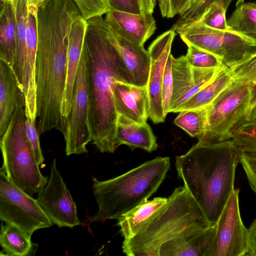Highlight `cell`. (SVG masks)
Segmentation results:
<instances>
[{
    "instance_id": "6da1fadb",
    "label": "cell",
    "mask_w": 256,
    "mask_h": 256,
    "mask_svg": "<svg viewBox=\"0 0 256 256\" xmlns=\"http://www.w3.org/2000/svg\"><path fill=\"white\" fill-rule=\"evenodd\" d=\"M78 18L74 10L61 4L46 5L38 12L35 74L40 135L53 129L63 132L61 106L66 79L68 48L72 24Z\"/></svg>"
},
{
    "instance_id": "7a4b0ae2",
    "label": "cell",
    "mask_w": 256,
    "mask_h": 256,
    "mask_svg": "<svg viewBox=\"0 0 256 256\" xmlns=\"http://www.w3.org/2000/svg\"><path fill=\"white\" fill-rule=\"evenodd\" d=\"M100 16L87 20L84 48L87 68L88 117L92 142L101 152L114 153L118 116L114 88L116 82L131 84L122 60L110 41L108 26Z\"/></svg>"
},
{
    "instance_id": "3957f363",
    "label": "cell",
    "mask_w": 256,
    "mask_h": 256,
    "mask_svg": "<svg viewBox=\"0 0 256 256\" xmlns=\"http://www.w3.org/2000/svg\"><path fill=\"white\" fill-rule=\"evenodd\" d=\"M240 148L232 140L218 142L200 140L186 153L178 156V176L214 226L234 189Z\"/></svg>"
},
{
    "instance_id": "277c9868",
    "label": "cell",
    "mask_w": 256,
    "mask_h": 256,
    "mask_svg": "<svg viewBox=\"0 0 256 256\" xmlns=\"http://www.w3.org/2000/svg\"><path fill=\"white\" fill-rule=\"evenodd\" d=\"M170 166L169 157L158 156L115 178L93 179L94 196L98 209L88 224L118 220L156 193Z\"/></svg>"
},
{
    "instance_id": "5b68a950",
    "label": "cell",
    "mask_w": 256,
    "mask_h": 256,
    "mask_svg": "<svg viewBox=\"0 0 256 256\" xmlns=\"http://www.w3.org/2000/svg\"><path fill=\"white\" fill-rule=\"evenodd\" d=\"M210 226L188 190L184 186H180L135 236L124 240L122 252L128 256H159L164 242Z\"/></svg>"
},
{
    "instance_id": "8992f818",
    "label": "cell",
    "mask_w": 256,
    "mask_h": 256,
    "mask_svg": "<svg viewBox=\"0 0 256 256\" xmlns=\"http://www.w3.org/2000/svg\"><path fill=\"white\" fill-rule=\"evenodd\" d=\"M24 96L20 98L10 124L0 136L3 163L0 171L29 196L38 194L49 178L42 175L27 138Z\"/></svg>"
},
{
    "instance_id": "52a82bcc",
    "label": "cell",
    "mask_w": 256,
    "mask_h": 256,
    "mask_svg": "<svg viewBox=\"0 0 256 256\" xmlns=\"http://www.w3.org/2000/svg\"><path fill=\"white\" fill-rule=\"evenodd\" d=\"M256 98V86L246 81L232 80L207 106V122L198 140L218 142L232 138L234 129Z\"/></svg>"
},
{
    "instance_id": "ba28073f",
    "label": "cell",
    "mask_w": 256,
    "mask_h": 256,
    "mask_svg": "<svg viewBox=\"0 0 256 256\" xmlns=\"http://www.w3.org/2000/svg\"><path fill=\"white\" fill-rule=\"evenodd\" d=\"M182 40L218 56L228 68L256 49V40L236 32L209 28L199 21L173 26Z\"/></svg>"
},
{
    "instance_id": "9c48e42d",
    "label": "cell",
    "mask_w": 256,
    "mask_h": 256,
    "mask_svg": "<svg viewBox=\"0 0 256 256\" xmlns=\"http://www.w3.org/2000/svg\"><path fill=\"white\" fill-rule=\"evenodd\" d=\"M0 219L14 224L32 236L52 222L34 199L15 186L0 171Z\"/></svg>"
},
{
    "instance_id": "30bf717a",
    "label": "cell",
    "mask_w": 256,
    "mask_h": 256,
    "mask_svg": "<svg viewBox=\"0 0 256 256\" xmlns=\"http://www.w3.org/2000/svg\"><path fill=\"white\" fill-rule=\"evenodd\" d=\"M87 68L83 48L75 80L70 110L64 118L62 134L66 156L86 153V146L92 142L88 117Z\"/></svg>"
},
{
    "instance_id": "8fae6325",
    "label": "cell",
    "mask_w": 256,
    "mask_h": 256,
    "mask_svg": "<svg viewBox=\"0 0 256 256\" xmlns=\"http://www.w3.org/2000/svg\"><path fill=\"white\" fill-rule=\"evenodd\" d=\"M240 190L234 188L216 222L204 256H246L248 229L241 218Z\"/></svg>"
},
{
    "instance_id": "7c38bea8",
    "label": "cell",
    "mask_w": 256,
    "mask_h": 256,
    "mask_svg": "<svg viewBox=\"0 0 256 256\" xmlns=\"http://www.w3.org/2000/svg\"><path fill=\"white\" fill-rule=\"evenodd\" d=\"M50 170L48 182L38 194L37 201L53 224L70 228L80 225L76 206L57 170L56 159Z\"/></svg>"
},
{
    "instance_id": "4fadbf2b",
    "label": "cell",
    "mask_w": 256,
    "mask_h": 256,
    "mask_svg": "<svg viewBox=\"0 0 256 256\" xmlns=\"http://www.w3.org/2000/svg\"><path fill=\"white\" fill-rule=\"evenodd\" d=\"M176 31L174 28L158 36L148 48L150 66L147 88L149 118L155 124L164 122L165 114L162 100V86L166 64L171 54Z\"/></svg>"
},
{
    "instance_id": "5bb4252c",
    "label": "cell",
    "mask_w": 256,
    "mask_h": 256,
    "mask_svg": "<svg viewBox=\"0 0 256 256\" xmlns=\"http://www.w3.org/2000/svg\"><path fill=\"white\" fill-rule=\"evenodd\" d=\"M224 66L198 68L192 66L185 56L173 57V92L168 113L176 112L183 103L212 81Z\"/></svg>"
},
{
    "instance_id": "9a60e30c",
    "label": "cell",
    "mask_w": 256,
    "mask_h": 256,
    "mask_svg": "<svg viewBox=\"0 0 256 256\" xmlns=\"http://www.w3.org/2000/svg\"><path fill=\"white\" fill-rule=\"evenodd\" d=\"M104 20L116 34L140 46L144 45L156 28L152 14L149 12L136 14L110 8Z\"/></svg>"
},
{
    "instance_id": "2e32d148",
    "label": "cell",
    "mask_w": 256,
    "mask_h": 256,
    "mask_svg": "<svg viewBox=\"0 0 256 256\" xmlns=\"http://www.w3.org/2000/svg\"><path fill=\"white\" fill-rule=\"evenodd\" d=\"M107 26L108 37L120 55L131 84L140 86H146L150 66L148 50L144 49V46L128 40L108 25Z\"/></svg>"
},
{
    "instance_id": "e0dca14e",
    "label": "cell",
    "mask_w": 256,
    "mask_h": 256,
    "mask_svg": "<svg viewBox=\"0 0 256 256\" xmlns=\"http://www.w3.org/2000/svg\"><path fill=\"white\" fill-rule=\"evenodd\" d=\"M114 98L118 116L133 122L144 124L149 118V99L147 86H140L116 82Z\"/></svg>"
},
{
    "instance_id": "ac0fdd59",
    "label": "cell",
    "mask_w": 256,
    "mask_h": 256,
    "mask_svg": "<svg viewBox=\"0 0 256 256\" xmlns=\"http://www.w3.org/2000/svg\"><path fill=\"white\" fill-rule=\"evenodd\" d=\"M88 24L87 20L81 16L73 23L70 34L67 52L66 79L61 106L62 114L64 118L66 116L70 110L75 80Z\"/></svg>"
},
{
    "instance_id": "d6986e66",
    "label": "cell",
    "mask_w": 256,
    "mask_h": 256,
    "mask_svg": "<svg viewBox=\"0 0 256 256\" xmlns=\"http://www.w3.org/2000/svg\"><path fill=\"white\" fill-rule=\"evenodd\" d=\"M16 24V56L13 66L24 97L29 84L30 72L26 49V30L29 10L27 0H19L14 6Z\"/></svg>"
},
{
    "instance_id": "ffe728a7",
    "label": "cell",
    "mask_w": 256,
    "mask_h": 256,
    "mask_svg": "<svg viewBox=\"0 0 256 256\" xmlns=\"http://www.w3.org/2000/svg\"><path fill=\"white\" fill-rule=\"evenodd\" d=\"M23 95L14 68L0 60V136L6 130Z\"/></svg>"
},
{
    "instance_id": "44dd1931",
    "label": "cell",
    "mask_w": 256,
    "mask_h": 256,
    "mask_svg": "<svg viewBox=\"0 0 256 256\" xmlns=\"http://www.w3.org/2000/svg\"><path fill=\"white\" fill-rule=\"evenodd\" d=\"M116 144L117 148L124 144L132 150L139 148L149 152L158 147L156 137L147 122L139 124L122 116L118 118Z\"/></svg>"
},
{
    "instance_id": "7402d4cb",
    "label": "cell",
    "mask_w": 256,
    "mask_h": 256,
    "mask_svg": "<svg viewBox=\"0 0 256 256\" xmlns=\"http://www.w3.org/2000/svg\"><path fill=\"white\" fill-rule=\"evenodd\" d=\"M168 198L146 200L121 216L117 225L124 240L135 236L166 204Z\"/></svg>"
},
{
    "instance_id": "603a6c76",
    "label": "cell",
    "mask_w": 256,
    "mask_h": 256,
    "mask_svg": "<svg viewBox=\"0 0 256 256\" xmlns=\"http://www.w3.org/2000/svg\"><path fill=\"white\" fill-rule=\"evenodd\" d=\"M214 226L164 242L160 248L159 256H204L212 234Z\"/></svg>"
},
{
    "instance_id": "cb8c5ba5",
    "label": "cell",
    "mask_w": 256,
    "mask_h": 256,
    "mask_svg": "<svg viewBox=\"0 0 256 256\" xmlns=\"http://www.w3.org/2000/svg\"><path fill=\"white\" fill-rule=\"evenodd\" d=\"M0 14V60L13 68L16 56V24L12 4L2 2Z\"/></svg>"
},
{
    "instance_id": "d4e9b609",
    "label": "cell",
    "mask_w": 256,
    "mask_h": 256,
    "mask_svg": "<svg viewBox=\"0 0 256 256\" xmlns=\"http://www.w3.org/2000/svg\"><path fill=\"white\" fill-rule=\"evenodd\" d=\"M232 82L228 68L225 66L212 81L183 103L176 112L208 106Z\"/></svg>"
},
{
    "instance_id": "484cf974",
    "label": "cell",
    "mask_w": 256,
    "mask_h": 256,
    "mask_svg": "<svg viewBox=\"0 0 256 256\" xmlns=\"http://www.w3.org/2000/svg\"><path fill=\"white\" fill-rule=\"evenodd\" d=\"M31 236L18 227L10 224H2L0 244L2 252L8 256H26L32 253L34 244Z\"/></svg>"
},
{
    "instance_id": "4316f807",
    "label": "cell",
    "mask_w": 256,
    "mask_h": 256,
    "mask_svg": "<svg viewBox=\"0 0 256 256\" xmlns=\"http://www.w3.org/2000/svg\"><path fill=\"white\" fill-rule=\"evenodd\" d=\"M227 23L230 30L256 40V3L238 0Z\"/></svg>"
},
{
    "instance_id": "83f0119b",
    "label": "cell",
    "mask_w": 256,
    "mask_h": 256,
    "mask_svg": "<svg viewBox=\"0 0 256 256\" xmlns=\"http://www.w3.org/2000/svg\"><path fill=\"white\" fill-rule=\"evenodd\" d=\"M232 139L240 148L256 149V98L234 129Z\"/></svg>"
},
{
    "instance_id": "f1b7e54d",
    "label": "cell",
    "mask_w": 256,
    "mask_h": 256,
    "mask_svg": "<svg viewBox=\"0 0 256 256\" xmlns=\"http://www.w3.org/2000/svg\"><path fill=\"white\" fill-rule=\"evenodd\" d=\"M207 116V106L182 110L174 119V123L191 136L198 138L204 132Z\"/></svg>"
},
{
    "instance_id": "f546056e",
    "label": "cell",
    "mask_w": 256,
    "mask_h": 256,
    "mask_svg": "<svg viewBox=\"0 0 256 256\" xmlns=\"http://www.w3.org/2000/svg\"><path fill=\"white\" fill-rule=\"evenodd\" d=\"M233 0H189L178 14L179 18L174 25L178 26L198 21L205 10L212 4L218 2L227 10Z\"/></svg>"
},
{
    "instance_id": "4dcf8cb0",
    "label": "cell",
    "mask_w": 256,
    "mask_h": 256,
    "mask_svg": "<svg viewBox=\"0 0 256 256\" xmlns=\"http://www.w3.org/2000/svg\"><path fill=\"white\" fill-rule=\"evenodd\" d=\"M232 80L246 81L256 86V49L228 67Z\"/></svg>"
},
{
    "instance_id": "1f68e13d",
    "label": "cell",
    "mask_w": 256,
    "mask_h": 256,
    "mask_svg": "<svg viewBox=\"0 0 256 256\" xmlns=\"http://www.w3.org/2000/svg\"><path fill=\"white\" fill-rule=\"evenodd\" d=\"M226 11L222 5L214 2L205 10L198 21L214 29L228 30L230 28L226 18Z\"/></svg>"
},
{
    "instance_id": "d6a6232c",
    "label": "cell",
    "mask_w": 256,
    "mask_h": 256,
    "mask_svg": "<svg viewBox=\"0 0 256 256\" xmlns=\"http://www.w3.org/2000/svg\"><path fill=\"white\" fill-rule=\"evenodd\" d=\"M185 56L188 62L192 66L202 68H216L224 65L216 56L192 46H188Z\"/></svg>"
},
{
    "instance_id": "836d02e7",
    "label": "cell",
    "mask_w": 256,
    "mask_h": 256,
    "mask_svg": "<svg viewBox=\"0 0 256 256\" xmlns=\"http://www.w3.org/2000/svg\"><path fill=\"white\" fill-rule=\"evenodd\" d=\"M86 20L106 14L110 8L108 0H74Z\"/></svg>"
},
{
    "instance_id": "e575fe53",
    "label": "cell",
    "mask_w": 256,
    "mask_h": 256,
    "mask_svg": "<svg viewBox=\"0 0 256 256\" xmlns=\"http://www.w3.org/2000/svg\"><path fill=\"white\" fill-rule=\"evenodd\" d=\"M240 149V162L251 188L256 194V149Z\"/></svg>"
},
{
    "instance_id": "d590c367",
    "label": "cell",
    "mask_w": 256,
    "mask_h": 256,
    "mask_svg": "<svg viewBox=\"0 0 256 256\" xmlns=\"http://www.w3.org/2000/svg\"><path fill=\"white\" fill-rule=\"evenodd\" d=\"M172 58L173 56L170 54L166 64L162 86V106L164 112L166 116L168 113V108L173 92Z\"/></svg>"
},
{
    "instance_id": "8d00e7d4",
    "label": "cell",
    "mask_w": 256,
    "mask_h": 256,
    "mask_svg": "<svg viewBox=\"0 0 256 256\" xmlns=\"http://www.w3.org/2000/svg\"><path fill=\"white\" fill-rule=\"evenodd\" d=\"M36 120H32L26 117L24 126L27 138L36 160L40 165L44 162V159L40 148V134L36 126Z\"/></svg>"
},
{
    "instance_id": "74e56055",
    "label": "cell",
    "mask_w": 256,
    "mask_h": 256,
    "mask_svg": "<svg viewBox=\"0 0 256 256\" xmlns=\"http://www.w3.org/2000/svg\"><path fill=\"white\" fill-rule=\"evenodd\" d=\"M108 1L110 8L136 14L144 13L140 0H108Z\"/></svg>"
},
{
    "instance_id": "f35d334b",
    "label": "cell",
    "mask_w": 256,
    "mask_h": 256,
    "mask_svg": "<svg viewBox=\"0 0 256 256\" xmlns=\"http://www.w3.org/2000/svg\"><path fill=\"white\" fill-rule=\"evenodd\" d=\"M248 229V250L246 256H256V218Z\"/></svg>"
},
{
    "instance_id": "ab89813d",
    "label": "cell",
    "mask_w": 256,
    "mask_h": 256,
    "mask_svg": "<svg viewBox=\"0 0 256 256\" xmlns=\"http://www.w3.org/2000/svg\"><path fill=\"white\" fill-rule=\"evenodd\" d=\"M189 0H169L170 18L179 14Z\"/></svg>"
},
{
    "instance_id": "60d3db41",
    "label": "cell",
    "mask_w": 256,
    "mask_h": 256,
    "mask_svg": "<svg viewBox=\"0 0 256 256\" xmlns=\"http://www.w3.org/2000/svg\"><path fill=\"white\" fill-rule=\"evenodd\" d=\"M140 2L144 12L153 13L156 0H140Z\"/></svg>"
},
{
    "instance_id": "b9f144b4",
    "label": "cell",
    "mask_w": 256,
    "mask_h": 256,
    "mask_svg": "<svg viewBox=\"0 0 256 256\" xmlns=\"http://www.w3.org/2000/svg\"><path fill=\"white\" fill-rule=\"evenodd\" d=\"M28 3L30 5H32L39 8L40 6L50 1V0H27Z\"/></svg>"
},
{
    "instance_id": "7bdbcfd3",
    "label": "cell",
    "mask_w": 256,
    "mask_h": 256,
    "mask_svg": "<svg viewBox=\"0 0 256 256\" xmlns=\"http://www.w3.org/2000/svg\"><path fill=\"white\" fill-rule=\"evenodd\" d=\"M19 0H1L2 2H8L11 4L13 6H16Z\"/></svg>"
}]
</instances>
